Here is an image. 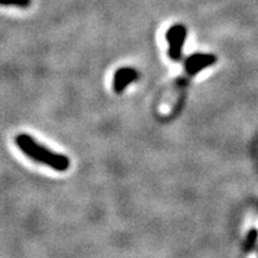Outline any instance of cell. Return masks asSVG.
<instances>
[{"mask_svg":"<svg viewBox=\"0 0 258 258\" xmlns=\"http://www.w3.org/2000/svg\"><path fill=\"white\" fill-rule=\"evenodd\" d=\"M186 40V28L176 24L166 32V41L169 43V56L172 61H179L183 55V47Z\"/></svg>","mask_w":258,"mask_h":258,"instance_id":"cell-2","label":"cell"},{"mask_svg":"<svg viewBox=\"0 0 258 258\" xmlns=\"http://www.w3.org/2000/svg\"><path fill=\"white\" fill-rule=\"evenodd\" d=\"M3 6H17V8H28L31 0H0Z\"/></svg>","mask_w":258,"mask_h":258,"instance_id":"cell-6","label":"cell"},{"mask_svg":"<svg viewBox=\"0 0 258 258\" xmlns=\"http://www.w3.org/2000/svg\"><path fill=\"white\" fill-rule=\"evenodd\" d=\"M139 72L132 67H122L118 69L114 74V80H112V89L116 93L123 92L129 84L137 82L139 79Z\"/></svg>","mask_w":258,"mask_h":258,"instance_id":"cell-4","label":"cell"},{"mask_svg":"<svg viewBox=\"0 0 258 258\" xmlns=\"http://www.w3.org/2000/svg\"><path fill=\"white\" fill-rule=\"evenodd\" d=\"M258 239V232L257 230H254V228H252L249 232V234H247L246 237V241H245V251H251L252 250V247L254 246V244H256V241Z\"/></svg>","mask_w":258,"mask_h":258,"instance_id":"cell-5","label":"cell"},{"mask_svg":"<svg viewBox=\"0 0 258 258\" xmlns=\"http://www.w3.org/2000/svg\"><path fill=\"white\" fill-rule=\"evenodd\" d=\"M215 62L217 56L213 54H194L185 60V72L188 76L192 77Z\"/></svg>","mask_w":258,"mask_h":258,"instance_id":"cell-3","label":"cell"},{"mask_svg":"<svg viewBox=\"0 0 258 258\" xmlns=\"http://www.w3.org/2000/svg\"><path fill=\"white\" fill-rule=\"evenodd\" d=\"M16 144L21 148L25 156L31 158L32 160L44 164L51 167L53 170L63 172L69 170L71 161L70 158L62 156L60 153H55L48 148L41 146L37 141L29 134H19L16 137Z\"/></svg>","mask_w":258,"mask_h":258,"instance_id":"cell-1","label":"cell"}]
</instances>
